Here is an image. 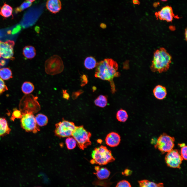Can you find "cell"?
Listing matches in <instances>:
<instances>
[{"label": "cell", "mask_w": 187, "mask_h": 187, "mask_svg": "<svg viewBox=\"0 0 187 187\" xmlns=\"http://www.w3.org/2000/svg\"><path fill=\"white\" fill-rule=\"evenodd\" d=\"M35 89L34 85L29 82H25L22 85L21 87L23 92L26 95L29 94L32 92Z\"/></svg>", "instance_id": "cell-24"}, {"label": "cell", "mask_w": 187, "mask_h": 187, "mask_svg": "<svg viewBox=\"0 0 187 187\" xmlns=\"http://www.w3.org/2000/svg\"><path fill=\"white\" fill-rule=\"evenodd\" d=\"M91 157L92 159L90 163L92 164L105 165L115 160L111 151L102 145L94 149L91 153Z\"/></svg>", "instance_id": "cell-3"}, {"label": "cell", "mask_w": 187, "mask_h": 187, "mask_svg": "<svg viewBox=\"0 0 187 187\" xmlns=\"http://www.w3.org/2000/svg\"><path fill=\"white\" fill-rule=\"evenodd\" d=\"M131 173L132 172H131V170L129 169H126L124 170V171L123 173V174L127 176L129 175H131Z\"/></svg>", "instance_id": "cell-34"}, {"label": "cell", "mask_w": 187, "mask_h": 187, "mask_svg": "<svg viewBox=\"0 0 187 187\" xmlns=\"http://www.w3.org/2000/svg\"><path fill=\"white\" fill-rule=\"evenodd\" d=\"M175 141L174 137L163 133L158 138L155 147L158 149L162 154L168 152L173 149Z\"/></svg>", "instance_id": "cell-9"}, {"label": "cell", "mask_w": 187, "mask_h": 187, "mask_svg": "<svg viewBox=\"0 0 187 187\" xmlns=\"http://www.w3.org/2000/svg\"><path fill=\"white\" fill-rule=\"evenodd\" d=\"M155 15L157 19L168 22L172 21L173 18H179L173 13L172 7L168 5L163 7L160 11L156 12Z\"/></svg>", "instance_id": "cell-12"}, {"label": "cell", "mask_w": 187, "mask_h": 187, "mask_svg": "<svg viewBox=\"0 0 187 187\" xmlns=\"http://www.w3.org/2000/svg\"><path fill=\"white\" fill-rule=\"evenodd\" d=\"M26 1H28L31 2H32L34 1L35 0H26Z\"/></svg>", "instance_id": "cell-41"}, {"label": "cell", "mask_w": 187, "mask_h": 187, "mask_svg": "<svg viewBox=\"0 0 187 187\" xmlns=\"http://www.w3.org/2000/svg\"><path fill=\"white\" fill-rule=\"evenodd\" d=\"M161 0V1H162L165 2V1H168V0Z\"/></svg>", "instance_id": "cell-42"}, {"label": "cell", "mask_w": 187, "mask_h": 187, "mask_svg": "<svg viewBox=\"0 0 187 187\" xmlns=\"http://www.w3.org/2000/svg\"><path fill=\"white\" fill-rule=\"evenodd\" d=\"M76 126L73 122L63 119L62 121L56 124L55 134L60 138L70 137Z\"/></svg>", "instance_id": "cell-7"}, {"label": "cell", "mask_w": 187, "mask_h": 187, "mask_svg": "<svg viewBox=\"0 0 187 187\" xmlns=\"http://www.w3.org/2000/svg\"><path fill=\"white\" fill-rule=\"evenodd\" d=\"M133 3L134 4H139L140 2L138 0H132Z\"/></svg>", "instance_id": "cell-36"}, {"label": "cell", "mask_w": 187, "mask_h": 187, "mask_svg": "<svg viewBox=\"0 0 187 187\" xmlns=\"http://www.w3.org/2000/svg\"><path fill=\"white\" fill-rule=\"evenodd\" d=\"M100 26L102 28H105L106 27V25L102 23L100 24Z\"/></svg>", "instance_id": "cell-39"}, {"label": "cell", "mask_w": 187, "mask_h": 187, "mask_svg": "<svg viewBox=\"0 0 187 187\" xmlns=\"http://www.w3.org/2000/svg\"><path fill=\"white\" fill-rule=\"evenodd\" d=\"M96 67L95 76L109 81L112 93H115L116 90L113 79L120 75L117 71L118 66L117 63L111 59H105L97 63Z\"/></svg>", "instance_id": "cell-1"}, {"label": "cell", "mask_w": 187, "mask_h": 187, "mask_svg": "<svg viewBox=\"0 0 187 187\" xmlns=\"http://www.w3.org/2000/svg\"><path fill=\"white\" fill-rule=\"evenodd\" d=\"M172 57L163 48L157 50L154 52L150 68L153 72L161 73L167 71L171 63Z\"/></svg>", "instance_id": "cell-2"}, {"label": "cell", "mask_w": 187, "mask_h": 187, "mask_svg": "<svg viewBox=\"0 0 187 187\" xmlns=\"http://www.w3.org/2000/svg\"><path fill=\"white\" fill-rule=\"evenodd\" d=\"M153 93L155 97L159 100L164 99L167 95L166 88L161 85H158L155 87L153 90Z\"/></svg>", "instance_id": "cell-16"}, {"label": "cell", "mask_w": 187, "mask_h": 187, "mask_svg": "<svg viewBox=\"0 0 187 187\" xmlns=\"http://www.w3.org/2000/svg\"><path fill=\"white\" fill-rule=\"evenodd\" d=\"M178 145L180 147L182 148L185 146V144L184 143L179 144Z\"/></svg>", "instance_id": "cell-40"}, {"label": "cell", "mask_w": 187, "mask_h": 187, "mask_svg": "<svg viewBox=\"0 0 187 187\" xmlns=\"http://www.w3.org/2000/svg\"><path fill=\"white\" fill-rule=\"evenodd\" d=\"M116 117L118 121L125 122L127 120L128 115L125 110L121 109L117 112Z\"/></svg>", "instance_id": "cell-26"}, {"label": "cell", "mask_w": 187, "mask_h": 187, "mask_svg": "<svg viewBox=\"0 0 187 187\" xmlns=\"http://www.w3.org/2000/svg\"><path fill=\"white\" fill-rule=\"evenodd\" d=\"M91 133L87 131L83 125L76 126L72 136L76 141L80 149L83 150L91 145Z\"/></svg>", "instance_id": "cell-5"}, {"label": "cell", "mask_w": 187, "mask_h": 187, "mask_svg": "<svg viewBox=\"0 0 187 187\" xmlns=\"http://www.w3.org/2000/svg\"><path fill=\"white\" fill-rule=\"evenodd\" d=\"M10 131L7 121L5 118L0 117V136L8 134Z\"/></svg>", "instance_id": "cell-18"}, {"label": "cell", "mask_w": 187, "mask_h": 187, "mask_svg": "<svg viewBox=\"0 0 187 187\" xmlns=\"http://www.w3.org/2000/svg\"><path fill=\"white\" fill-rule=\"evenodd\" d=\"M94 169L96 172L94 173L96 175L99 179L103 180L107 179L110 175V171L106 168L96 166H95Z\"/></svg>", "instance_id": "cell-15"}, {"label": "cell", "mask_w": 187, "mask_h": 187, "mask_svg": "<svg viewBox=\"0 0 187 187\" xmlns=\"http://www.w3.org/2000/svg\"><path fill=\"white\" fill-rule=\"evenodd\" d=\"M116 187H131L130 183L126 180H122L117 184Z\"/></svg>", "instance_id": "cell-30"}, {"label": "cell", "mask_w": 187, "mask_h": 187, "mask_svg": "<svg viewBox=\"0 0 187 187\" xmlns=\"http://www.w3.org/2000/svg\"><path fill=\"white\" fill-rule=\"evenodd\" d=\"M20 27L19 26H18L17 27H16V28H15L13 30L12 33L13 34H15V33H16L17 32H18L19 30L20 29Z\"/></svg>", "instance_id": "cell-35"}, {"label": "cell", "mask_w": 187, "mask_h": 187, "mask_svg": "<svg viewBox=\"0 0 187 187\" xmlns=\"http://www.w3.org/2000/svg\"><path fill=\"white\" fill-rule=\"evenodd\" d=\"M5 61L4 60H2L1 62H0V65L2 66H3L5 64Z\"/></svg>", "instance_id": "cell-38"}, {"label": "cell", "mask_w": 187, "mask_h": 187, "mask_svg": "<svg viewBox=\"0 0 187 187\" xmlns=\"http://www.w3.org/2000/svg\"><path fill=\"white\" fill-rule=\"evenodd\" d=\"M38 97L32 95H26L20 101L19 107L22 113L30 112L33 113L38 111L41 109L40 105L37 99Z\"/></svg>", "instance_id": "cell-4"}, {"label": "cell", "mask_w": 187, "mask_h": 187, "mask_svg": "<svg viewBox=\"0 0 187 187\" xmlns=\"http://www.w3.org/2000/svg\"><path fill=\"white\" fill-rule=\"evenodd\" d=\"M165 160L168 166L174 168L180 169L183 159L178 150L172 149L167 152L165 157Z\"/></svg>", "instance_id": "cell-10"}, {"label": "cell", "mask_w": 187, "mask_h": 187, "mask_svg": "<svg viewBox=\"0 0 187 187\" xmlns=\"http://www.w3.org/2000/svg\"><path fill=\"white\" fill-rule=\"evenodd\" d=\"M22 114L21 125L23 129L27 132H32L34 133L40 131L39 127L37 124L33 113L25 112Z\"/></svg>", "instance_id": "cell-8"}, {"label": "cell", "mask_w": 187, "mask_h": 187, "mask_svg": "<svg viewBox=\"0 0 187 187\" xmlns=\"http://www.w3.org/2000/svg\"><path fill=\"white\" fill-rule=\"evenodd\" d=\"M23 54L26 58L31 59L35 56L36 51L35 48L32 46H26L23 49Z\"/></svg>", "instance_id": "cell-19"}, {"label": "cell", "mask_w": 187, "mask_h": 187, "mask_svg": "<svg viewBox=\"0 0 187 187\" xmlns=\"http://www.w3.org/2000/svg\"><path fill=\"white\" fill-rule=\"evenodd\" d=\"M13 9L12 7L4 3L1 8L0 15L5 18H8L12 16Z\"/></svg>", "instance_id": "cell-17"}, {"label": "cell", "mask_w": 187, "mask_h": 187, "mask_svg": "<svg viewBox=\"0 0 187 187\" xmlns=\"http://www.w3.org/2000/svg\"><path fill=\"white\" fill-rule=\"evenodd\" d=\"M95 105L101 108H104L107 105V99L105 96L101 95L99 96L95 100Z\"/></svg>", "instance_id": "cell-25"}, {"label": "cell", "mask_w": 187, "mask_h": 187, "mask_svg": "<svg viewBox=\"0 0 187 187\" xmlns=\"http://www.w3.org/2000/svg\"><path fill=\"white\" fill-rule=\"evenodd\" d=\"M35 120L38 125L43 126L46 125L48 122L47 117L44 115L39 113L35 117Z\"/></svg>", "instance_id": "cell-21"}, {"label": "cell", "mask_w": 187, "mask_h": 187, "mask_svg": "<svg viewBox=\"0 0 187 187\" xmlns=\"http://www.w3.org/2000/svg\"><path fill=\"white\" fill-rule=\"evenodd\" d=\"M187 29H186V28L185 29V33H184L185 39L186 41H187Z\"/></svg>", "instance_id": "cell-37"}, {"label": "cell", "mask_w": 187, "mask_h": 187, "mask_svg": "<svg viewBox=\"0 0 187 187\" xmlns=\"http://www.w3.org/2000/svg\"><path fill=\"white\" fill-rule=\"evenodd\" d=\"M140 187H164L163 183H156L146 179L141 180L138 181Z\"/></svg>", "instance_id": "cell-20"}, {"label": "cell", "mask_w": 187, "mask_h": 187, "mask_svg": "<svg viewBox=\"0 0 187 187\" xmlns=\"http://www.w3.org/2000/svg\"><path fill=\"white\" fill-rule=\"evenodd\" d=\"M105 142L106 145L111 147H116L120 143L121 139L119 135L115 132H111L106 136Z\"/></svg>", "instance_id": "cell-13"}, {"label": "cell", "mask_w": 187, "mask_h": 187, "mask_svg": "<svg viewBox=\"0 0 187 187\" xmlns=\"http://www.w3.org/2000/svg\"><path fill=\"white\" fill-rule=\"evenodd\" d=\"M8 90V88L3 80L0 78V95Z\"/></svg>", "instance_id": "cell-31"}, {"label": "cell", "mask_w": 187, "mask_h": 187, "mask_svg": "<svg viewBox=\"0 0 187 187\" xmlns=\"http://www.w3.org/2000/svg\"></svg>", "instance_id": "cell-43"}, {"label": "cell", "mask_w": 187, "mask_h": 187, "mask_svg": "<svg viewBox=\"0 0 187 187\" xmlns=\"http://www.w3.org/2000/svg\"><path fill=\"white\" fill-rule=\"evenodd\" d=\"M32 4V2L27 1H25L20 6L15 8V12L16 13L20 12L30 7Z\"/></svg>", "instance_id": "cell-28"}, {"label": "cell", "mask_w": 187, "mask_h": 187, "mask_svg": "<svg viewBox=\"0 0 187 187\" xmlns=\"http://www.w3.org/2000/svg\"><path fill=\"white\" fill-rule=\"evenodd\" d=\"M47 9L53 14L58 12L62 8V4L60 0H48L46 3Z\"/></svg>", "instance_id": "cell-14"}, {"label": "cell", "mask_w": 187, "mask_h": 187, "mask_svg": "<svg viewBox=\"0 0 187 187\" xmlns=\"http://www.w3.org/2000/svg\"><path fill=\"white\" fill-rule=\"evenodd\" d=\"M65 144L67 148L68 149L72 150L74 149L76 146L77 142L72 137H68L65 140Z\"/></svg>", "instance_id": "cell-27"}, {"label": "cell", "mask_w": 187, "mask_h": 187, "mask_svg": "<svg viewBox=\"0 0 187 187\" xmlns=\"http://www.w3.org/2000/svg\"><path fill=\"white\" fill-rule=\"evenodd\" d=\"M12 77V72L9 68H4L0 69V78L6 80Z\"/></svg>", "instance_id": "cell-22"}, {"label": "cell", "mask_w": 187, "mask_h": 187, "mask_svg": "<svg viewBox=\"0 0 187 187\" xmlns=\"http://www.w3.org/2000/svg\"><path fill=\"white\" fill-rule=\"evenodd\" d=\"M45 70L47 74L54 75L62 72L64 69L63 62L59 56L54 55L46 61L45 63Z\"/></svg>", "instance_id": "cell-6"}, {"label": "cell", "mask_w": 187, "mask_h": 187, "mask_svg": "<svg viewBox=\"0 0 187 187\" xmlns=\"http://www.w3.org/2000/svg\"><path fill=\"white\" fill-rule=\"evenodd\" d=\"M187 147L185 145L181 148V155L183 159L187 160Z\"/></svg>", "instance_id": "cell-32"}, {"label": "cell", "mask_w": 187, "mask_h": 187, "mask_svg": "<svg viewBox=\"0 0 187 187\" xmlns=\"http://www.w3.org/2000/svg\"><path fill=\"white\" fill-rule=\"evenodd\" d=\"M15 43L14 41L9 40L5 42L0 40V55L4 58L13 59V48Z\"/></svg>", "instance_id": "cell-11"}, {"label": "cell", "mask_w": 187, "mask_h": 187, "mask_svg": "<svg viewBox=\"0 0 187 187\" xmlns=\"http://www.w3.org/2000/svg\"><path fill=\"white\" fill-rule=\"evenodd\" d=\"M22 116V114L21 111L19 110L16 109L13 112L11 119L14 121L16 118H21Z\"/></svg>", "instance_id": "cell-29"}, {"label": "cell", "mask_w": 187, "mask_h": 187, "mask_svg": "<svg viewBox=\"0 0 187 187\" xmlns=\"http://www.w3.org/2000/svg\"><path fill=\"white\" fill-rule=\"evenodd\" d=\"M97 63L95 59L91 56L88 57L85 59L84 65L86 68L91 69L96 66Z\"/></svg>", "instance_id": "cell-23"}, {"label": "cell", "mask_w": 187, "mask_h": 187, "mask_svg": "<svg viewBox=\"0 0 187 187\" xmlns=\"http://www.w3.org/2000/svg\"><path fill=\"white\" fill-rule=\"evenodd\" d=\"M63 97L64 98L68 99L69 98V94L66 92V90H63Z\"/></svg>", "instance_id": "cell-33"}]
</instances>
